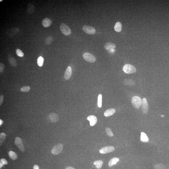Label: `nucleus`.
<instances>
[{"label":"nucleus","instance_id":"obj_3","mask_svg":"<svg viewBox=\"0 0 169 169\" xmlns=\"http://www.w3.org/2000/svg\"><path fill=\"white\" fill-rule=\"evenodd\" d=\"M132 103L133 106L136 108L138 109L142 104L141 98L138 96H134L132 98Z\"/></svg>","mask_w":169,"mask_h":169},{"label":"nucleus","instance_id":"obj_25","mask_svg":"<svg viewBox=\"0 0 169 169\" xmlns=\"http://www.w3.org/2000/svg\"><path fill=\"white\" fill-rule=\"evenodd\" d=\"M53 38L51 36H49L47 37L45 40L46 44L47 45H49L52 42Z\"/></svg>","mask_w":169,"mask_h":169},{"label":"nucleus","instance_id":"obj_35","mask_svg":"<svg viewBox=\"0 0 169 169\" xmlns=\"http://www.w3.org/2000/svg\"><path fill=\"white\" fill-rule=\"evenodd\" d=\"M33 169H39V167L36 165H34V166H33Z\"/></svg>","mask_w":169,"mask_h":169},{"label":"nucleus","instance_id":"obj_32","mask_svg":"<svg viewBox=\"0 0 169 169\" xmlns=\"http://www.w3.org/2000/svg\"><path fill=\"white\" fill-rule=\"evenodd\" d=\"M124 83L125 84L129 85H132L135 83L132 80H125Z\"/></svg>","mask_w":169,"mask_h":169},{"label":"nucleus","instance_id":"obj_37","mask_svg":"<svg viewBox=\"0 0 169 169\" xmlns=\"http://www.w3.org/2000/svg\"><path fill=\"white\" fill-rule=\"evenodd\" d=\"M3 120H2V119L0 120V126L2 125V124H3Z\"/></svg>","mask_w":169,"mask_h":169},{"label":"nucleus","instance_id":"obj_36","mask_svg":"<svg viewBox=\"0 0 169 169\" xmlns=\"http://www.w3.org/2000/svg\"><path fill=\"white\" fill-rule=\"evenodd\" d=\"M65 169H75L74 168L71 167V166H68V167L66 168Z\"/></svg>","mask_w":169,"mask_h":169},{"label":"nucleus","instance_id":"obj_38","mask_svg":"<svg viewBox=\"0 0 169 169\" xmlns=\"http://www.w3.org/2000/svg\"><path fill=\"white\" fill-rule=\"evenodd\" d=\"M161 116L162 117H164V116L163 115H161Z\"/></svg>","mask_w":169,"mask_h":169},{"label":"nucleus","instance_id":"obj_18","mask_svg":"<svg viewBox=\"0 0 169 169\" xmlns=\"http://www.w3.org/2000/svg\"><path fill=\"white\" fill-rule=\"evenodd\" d=\"M114 28L116 32H121L122 28V24L119 22H116L114 26Z\"/></svg>","mask_w":169,"mask_h":169},{"label":"nucleus","instance_id":"obj_6","mask_svg":"<svg viewBox=\"0 0 169 169\" xmlns=\"http://www.w3.org/2000/svg\"><path fill=\"white\" fill-rule=\"evenodd\" d=\"M82 30L85 33L89 34H94L96 32L95 28L94 27L87 25L83 26Z\"/></svg>","mask_w":169,"mask_h":169},{"label":"nucleus","instance_id":"obj_39","mask_svg":"<svg viewBox=\"0 0 169 169\" xmlns=\"http://www.w3.org/2000/svg\"><path fill=\"white\" fill-rule=\"evenodd\" d=\"M2 1V0H1L0 1V2H1V1Z\"/></svg>","mask_w":169,"mask_h":169},{"label":"nucleus","instance_id":"obj_12","mask_svg":"<svg viewBox=\"0 0 169 169\" xmlns=\"http://www.w3.org/2000/svg\"><path fill=\"white\" fill-rule=\"evenodd\" d=\"M48 119L52 122H55L58 121L59 120V117L57 114L55 113H52L48 116Z\"/></svg>","mask_w":169,"mask_h":169},{"label":"nucleus","instance_id":"obj_22","mask_svg":"<svg viewBox=\"0 0 169 169\" xmlns=\"http://www.w3.org/2000/svg\"><path fill=\"white\" fill-rule=\"evenodd\" d=\"M140 140L144 142H147L148 141V138L146 134L144 132L141 133Z\"/></svg>","mask_w":169,"mask_h":169},{"label":"nucleus","instance_id":"obj_4","mask_svg":"<svg viewBox=\"0 0 169 169\" xmlns=\"http://www.w3.org/2000/svg\"><path fill=\"white\" fill-rule=\"evenodd\" d=\"M63 149V146L62 144H59L54 146L52 150V153L53 154H59L61 152Z\"/></svg>","mask_w":169,"mask_h":169},{"label":"nucleus","instance_id":"obj_26","mask_svg":"<svg viewBox=\"0 0 169 169\" xmlns=\"http://www.w3.org/2000/svg\"><path fill=\"white\" fill-rule=\"evenodd\" d=\"M102 105V96L99 94L98 97V106L99 108H101Z\"/></svg>","mask_w":169,"mask_h":169},{"label":"nucleus","instance_id":"obj_29","mask_svg":"<svg viewBox=\"0 0 169 169\" xmlns=\"http://www.w3.org/2000/svg\"><path fill=\"white\" fill-rule=\"evenodd\" d=\"M6 137V134L4 133H2L0 134V145H2V143L4 141Z\"/></svg>","mask_w":169,"mask_h":169},{"label":"nucleus","instance_id":"obj_11","mask_svg":"<svg viewBox=\"0 0 169 169\" xmlns=\"http://www.w3.org/2000/svg\"><path fill=\"white\" fill-rule=\"evenodd\" d=\"M87 119L90 122V126H93L96 124L97 122V118L94 115H90L88 116Z\"/></svg>","mask_w":169,"mask_h":169},{"label":"nucleus","instance_id":"obj_7","mask_svg":"<svg viewBox=\"0 0 169 169\" xmlns=\"http://www.w3.org/2000/svg\"><path fill=\"white\" fill-rule=\"evenodd\" d=\"M14 142L16 146L19 150L22 152H24V147L22 139L19 137L16 138Z\"/></svg>","mask_w":169,"mask_h":169},{"label":"nucleus","instance_id":"obj_5","mask_svg":"<svg viewBox=\"0 0 169 169\" xmlns=\"http://www.w3.org/2000/svg\"><path fill=\"white\" fill-rule=\"evenodd\" d=\"M83 58L84 60L87 62L90 63H94L95 62L96 59L94 56L90 53H84L83 55Z\"/></svg>","mask_w":169,"mask_h":169},{"label":"nucleus","instance_id":"obj_20","mask_svg":"<svg viewBox=\"0 0 169 169\" xmlns=\"http://www.w3.org/2000/svg\"><path fill=\"white\" fill-rule=\"evenodd\" d=\"M94 164L96 166L97 168L99 169L101 168L102 167L104 162L102 160H98L94 162Z\"/></svg>","mask_w":169,"mask_h":169},{"label":"nucleus","instance_id":"obj_14","mask_svg":"<svg viewBox=\"0 0 169 169\" xmlns=\"http://www.w3.org/2000/svg\"><path fill=\"white\" fill-rule=\"evenodd\" d=\"M42 24L44 27H48L51 25L52 22L49 18H45L43 20Z\"/></svg>","mask_w":169,"mask_h":169},{"label":"nucleus","instance_id":"obj_31","mask_svg":"<svg viewBox=\"0 0 169 169\" xmlns=\"http://www.w3.org/2000/svg\"><path fill=\"white\" fill-rule=\"evenodd\" d=\"M30 90V88L29 86H24L21 88V91L23 92H28Z\"/></svg>","mask_w":169,"mask_h":169},{"label":"nucleus","instance_id":"obj_27","mask_svg":"<svg viewBox=\"0 0 169 169\" xmlns=\"http://www.w3.org/2000/svg\"><path fill=\"white\" fill-rule=\"evenodd\" d=\"M106 132L108 136L110 137H112L114 136V134H113L111 129L109 128H106Z\"/></svg>","mask_w":169,"mask_h":169},{"label":"nucleus","instance_id":"obj_1","mask_svg":"<svg viewBox=\"0 0 169 169\" xmlns=\"http://www.w3.org/2000/svg\"><path fill=\"white\" fill-rule=\"evenodd\" d=\"M123 70L125 73L127 74H132L136 72V68L134 66L130 64H126L123 67Z\"/></svg>","mask_w":169,"mask_h":169},{"label":"nucleus","instance_id":"obj_19","mask_svg":"<svg viewBox=\"0 0 169 169\" xmlns=\"http://www.w3.org/2000/svg\"><path fill=\"white\" fill-rule=\"evenodd\" d=\"M119 159L118 158H113L109 161L108 163V166L110 167H111L113 165L116 164L117 162L119 161Z\"/></svg>","mask_w":169,"mask_h":169},{"label":"nucleus","instance_id":"obj_8","mask_svg":"<svg viewBox=\"0 0 169 169\" xmlns=\"http://www.w3.org/2000/svg\"><path fill=\"white\" fill-rule=\"evenodd\" d=\"M142 112L144 114H146L148 110V104L146 98H144L142 99Z\"/></svg>","mask_w":169,"mask_h":169},{"label":"nucleus","instance_id":"obj_9","mask_svg":"<svg viewBox=\"0 0 169 169\" xmlns=\"http://www.w3.org/2000/svg\"><path fill=\"white\" fill-rule=\"evenodd\" d=\"M115 148L112 146H106L102 148L100 150V152L102 154H106L112 152Z\"/></svg>","mask_w":169,"mask_h":169},{"label":"nucleus","instance_id":"obj_13","mask_svg":"<svg viewBox=\"0 0 169 169\" xmlns=\"http://www.w3.org/2000/svg\"><path fill=\"white\" fill-rule=\"evenodd\" d=\"M72 73V70L71 67L68 66L67 68L64 73V78L66 80H68L70 79Z\"/></svg>","mask_w":169,"mask_h":169},{"label":"nucleus","instance_id":"obj_33","mask_svg":"<svg viewBox=\"0 0 169 169\" xmlns=\"http://www.w3.org/2000/svg\"><path fill=\"white\" fill-rule=\"evenodd\" d=\"M5 66L4 64L2 63H0V72H2L4 69Z\"/></svg>","mask_w":169,"mask_h":169},{"label":"nucleus","instance_id":"obj_30","mask_svg":"<svg viewBox=\"0 0 169 169\" xmlns=\"http://www.w3.org/2000/svg\"><path fill=\"white\" fill-rule=\"evenodd\" d=\"M8 162H7L6 160L4 158L1 159L0 161V168H2L3 165L4 164H7Z\"/></svg>","mask_w":169,"mask_h":169},{"label":"nucleus","instance_id":"obj_10","mask_svg":"<svg viewBox=\"0 0 169 169\" xmlns=\"http://www.w3.org/2000/svg\"><path fill=\"white\" fill-rule=\"evenodd\" d=\"M19 30L16 27L12 28V29L7 31V34L9 37H12L17 34L19 32Z\"/></svg>","mask_w":169,"mask_h":169},{"label":"nucleus","instance_id":"obj_16","mask_svg":"<svg viewBox=\"0 0 169 169\" xmlns=\"http://www.w3.org/2000/svg\"><path fill=\"white\" fill-rule=\"evenodd\" d=\"M116 110L114 108L109 109L105 111L104 113V116L106 117H108L111 116L115 114Z\"/></svg>","mask_w":169,"mask_h":169},{"label":"nucleus","instance_id":"obj_23","mask_svg":"<svg viewBox=\"0 0 169 169\" xmlns=\"http://www.w3.org/2000/svg\"><path fill=\"white\" fill-rule=\"evenodd\" d=\"M8 155H9L10 158L13 160H16L18 158L16 154L12 151L9 152H8Z\"/></svg>","mask_w":169,"mask_h":169},{"label":"nucleus","instance_id":"obj_21","mask_svg":"<svg viewBox=\"0 0 169 169\" xmlns=\"http://www.w3.org/2000/svg\"><path fill=\"white\" fill-rule=\"evenodd\" d=\"M10 64L12 67H16L17 66V62L15 58L13 57H10L8 59Z\"/></svg>","mask_w":169,"mask_h":169},{"label":"nucleus","instance_id":"obj_34","mask_svg":"<svg viewBox=\"0 0 169 169\" xmlns=\"http://www.w3.org/2000/svg\"><path fill=\"white\" fill-rule=\"evenodd\" d=\"M4 97L3 96L1 95L0 96V106H1L2 105V103L3 102L4 100Z\"/></svg>","mask_w":169,"mask_h":169},{"label":"nucleus","instance_id":"obj_17","mask_svg":"<svg viewBox=\"0 0 169 169\" xmlns=\"http://www.w3.org/2000/svg\"><path fill=\"white\" fill-rule=\"evenodd\" d=\"M116 47V46L114 43L111 42H108L105 44L104 48L106 50L114 49Z\"/></svg>","mask_w":169,"mask_h":169},{"label":"nucleus","instance_id":"obj_2","mask_svg":"<svg viewBox=\"0 0 169 169\" xmlns=\"http://www.w3.org/2000/svg\"><path fill=\"white\" fill-rule=\"evenodd\" d=\"M60 29L63 34L65 36H69L72 33L71 30L68 26L65 24L62 23L60 26Z\"/></svg>","mask_w":169,"mask_h":169},{"label":"nucleus","instance_id":"obj_15","mask_svg":"<svg viewBox=\"0 0 169 169\" xmlns=\"http://www.w3.org/2000/svg\"><path fill=\"white\" fill-rule=\"evenodd\" d=\"M34 7L32 3L28 4L27 6V13L28 14H31L34 12Z\"/></svg>","mask_w":169,"mask_h":169},{"label":"nucleus","instance_id":"obj_28","mask_svg":"<svg viewBox=\"0 0 169 169\" xmlns=\"http://www.w3.org/2000/svg\"><path fill=\"white\" fill-rule=\"evenodd\" d=\"M16 53L18 56L20 57H23L24 56V54L22 50L19 49L16 50Z\"/></svg>","mask_w":169,"mask_h":169},{"label":"nucleus","instance_id":"obj_24","mask_svg":"<svg viewBox=\"0 0 169 169\" xmlns=\"http://www.w3.org/2000/svg\"><path fill=\"white\" fill-rule=\"evenodd\" d=\"M44 59L42 56H40L38 58L37 60V63L40 67L42 66L44 63Z\"/></svg>","mask_w":169,"mask_h":169}]
</instances>
